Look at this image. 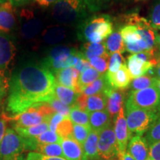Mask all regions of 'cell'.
Wrapping results in <instances>:
<instances>
[{"label":"cell","instance_id":"obj_53","mask_svg":"<svg viewBox=\"0 0 160 160\" xmlns=\"http://www.w3.org/2000/svg\"><path fill=\"white\" fill-rule=\"evenodd\" d=\"M156 87L157 88V89L159 90V93H160V79H157V81H156Z\"/></svg>","mask_w":160,"mask_h":160},{"label":"cell","instance_id":"obj_17","mask_svg":"<svg viewBox=\"0 0 160 160\" xmlns=\"http://www.w3.org/2000/svg\"><path fill=\"white\" fill-rule=\"evenodd\" d=\"M106 97V110L112 119H115L122 107L124 106V93L110 87L104 92Z\"/></svg>","mask_w":160,"mask_h":160},{"label":"cell","instance_id":"obj_50","mask_svg":"<svg viewBox=\"0 0 160 160\" xmlns=\"http://www.w3.org/2000/svg\"><path fill=\"white\" fill-rule=\"evenodd\" d=\"M157 65L155 67V74L157 75V79H160V54L157 56Z\"/></svg>","mask_w":160,"mask_h":160},{"label":"cell","instance_id":"obj_52","mask_svg":"<svg viewBox=\"0 0 160 160\" xmlns=\"http://www.w3.org/2000/svg\"><path fill=\"white\" fill-rule=\"evenodd\" d=\"M156 45L160 51V34H157V33L156 36Z\"/></svg>","mask_w":160,"mask_h":160},{"label":"cell","instance_id":"obj_29","mask_svg":"<svg viewBox=\"0 0 160 160\" xmlns=\"http://www.w3.org/2000/svg\"><path fill=\"white\" fill-rule=\"evenodd\" d=\"M34 152L42 153L48 157H62L65 158L62 148L61 144L52 143V144H43L40 145L37 148Z\"/></svg>","mask_w":160,"mask_h":160},{"label":"cell","instance_id":"obj_11","mask_svg":"<svg viewBox=\"0 0 160 160\" xmlns=\"http://www.w3.org/2000/svg\"><path fill=\"white\" fill-rule=\"evenodd\" d=\"M125 51L136 54L151 50L144 41L139 29L134 25H125L120 30Z\"/></svg>","mask_w":160,"mask_h":160},{"label":"cell","instance_id":"obj_5","mask_svg":"<svg viewBox=\"0 0 160 160\" xmlns=\"http://www.w3.org/2000/svg\"><path fill=\"white\" fill-rule=\"evenodd\" d=\"M87 8L83 0H58L53 7V17L60 23L68 24L85 19Z\"/></svg>","mask_w":160,"mask_h":160},{"label":"cell","instance_id":"obj_54","mask_svg":"<svg viewBox=\"0 0 160 160\" xmlns=\"http://www.w3.org/2000/svg\"><path fill=\"white\" fill-rule=\"evenodd\" d=\"M5 1H6V0H0V2L2 4L4 2H5Z\"/></svg>","mask_w":160,"mask_h":160},{"label":"cell","instance_id":"obj_16","mask_svg":"<svg viewBox=\"0 0 160 160\" xmlns=\"http://www.w3.org/2000/svg\"><path fill=\"white\" fill-rule=\"evenodd\" d=\"M126 152L135 160H147L149 158V145L145 137L136 135L129 140Z\"/></svg>","mask_w":160,"mask_h":160},{"label":"cell","instance_id":"obj_15","mask_svg":"<svg viewBox=\"0 0 160 160\" xmlns=\"http://www.w3.org/2000/svg\"><path fill=\"white\" fill-rule=\"evenodd\" d=\"M54 74L57 84L68 88L73 90L77 93H80L79 86H78V80L80 73L74 67L59 70L55 72Z\"/></svg>","mask_w":160,"mask_h":160},{"label":"cell","instance_id":"obj_46","mask_svg":"<svg viewBox=\"0 0 160 160\" xmlns=\"http://www.w3.org/2000/svg\"><path fill=\"white\" fill-rule=\"evenodd\" d=\"M74 68L79 72L80 73H82L83 71H85V70L91 68V66L90 65L88 60L84 59V58H81V59L78 61L77 65L74 66Z\"/></svg>","mask_w":160,"mask_h":160},{"label":"cell","instance_id":"obj_22","mask_svg":"<svg viewBox=\"0 0 160 160\" xmlns=\"http://www.w3.org/2000/svg\"><path fill=\"white\" fill-rule=\"evenodd\" d=\"M65 159L67 160H82V147L73 138L62 139L61 142Z\"/></svg>","mask_w":160,"mask_h":160},{"label":"cell","instance_id":"obj_23","mask_svg":"<svg viewBox=\"0 0 160 160\" xmlns=\"http://www.w3.org/2000/svg\"><path fill=\"white\" fill-rule=\"evenodd\" d=\"M79 94V93L75 92L73 90L64 87L57 83L55 85L53 89L54 97L70 108H73L74 106Z\"/></svg>","mask_w":160,"mask_h":160},{"label":"cell","instance_id":"obj_43","mask_svg":"<svg viewBox=\"0 0 160 160\" xmlns=\"http://www.w3.org/2000/svg\"><path fill=\"white\" fill-rule=\"evenodd\" d=\"M65 117L59 113H55L51 116L49 120V130L50 131L55 132L57 130V125H59L60 122Z\"/></svg>","mask_w":160,"mask_h":160},{"label":"cell","instance_id":"obj_1","mask_svg":"<svg viewBox=\"0 0 160 160\" xmlns=\"http://www.w3.org/2000/svg\"><path fill=\"white\" fill-rule=\"evenodd\" d=\"M56 84L53 73L43 64L23 65L10 80L6 110L15 116L37 104L47 102L53 96Z\"/></svg>","mask_w":160,"mask_h":160},{"label":"cell","instance_id":"obj_41","mask_svg":"<svg viewBox=\"0 0 160 160\" xmlns=\"http://www.w3.org/2000/svg\"><path fill=\"white\" fill-rule=\"evenodd\" d=\"M25 160H67L65 158L48 157L37 152H30Z\"/></svg>","mask_w":160,"mask_h":160},{"label":"cell","instance_id":"obj_33","mask_svg":"<svg viewBox=\"0 0 160 160\" xmlns=\"http://www.w3.org/2000/svg\"><path fill=\"white\" fill-rule=\"evenodd\" d=\"M73 129V123L69 117H65L57 125L56 133L62 139H68V138H72Z\"/></svg>","mask_w":160,"mask_h":160},{"label":"cell","instance_id":"obj_9","mask_svg":"<svg viewBox=\"0 0 160 160\" xmlns=\"http://www.w3.org/2000/svg\"><path fill=\"white\" fill-rule=\"evenodd\" d=\"M126 104L138 108L160 112V93L156 86L132 91Z\"/></svg>","mask_w":160,"mask_h":160},{"label":"cell","instance_id":"obj_3","mask_svg":"<svg viewBox=\"0 0 160 160\" xmlns=\"http://www.w3.org/2000/svg\"><path fill=\"white\" fill-rule=\"evenodd\" d=\"M54 111L47 102H42L32 106L27 111L15 116L3 114L2 118L5 122L13 123V128H28L37 125L45 122H49Z\"/></svg>","mask_w":160,"mask_h":160},{"label":"cell","instance_id":"obj_34","mask_svg":"<svg viewBox=\"0 0 160 160\" xmlns=\"http://www.w3.org/2000/svg\"><path fill=\"white\" fill-rule=\"evenodd\" d=\"M109 59L110 55L106 54L102 57L92 58L88 60V62L91 67H93V68L97 70L99 73L103 75L107 73V71L108 70Z\"/></svg>","mask_w":160,"mask_h":160},{"label":"cell","instance_id":"obj_30","mask_svg":"<svg viewBox=\"0 0 160 160\" xmlns=\"http://www.w3.org/2000/svg\"><path fill=\"white\" fill-rule=\"evenodd\" d=\"M102 76V75L99 73L97 70L92 68H90L85 70L82 73H80L79 80H78V86H79L80 93H81L82 90L84 88L91 85V83H93Z\"/></svg>","mask_w":160,"mask_h":160},{"label":"cell","instance_id":"obj_10","mask_svg":"<svg viewBox=\"0 0 160 160\" xmlns=\"http://www.w3.org/2000/svg\"><path fill=\"white\" fill-rule=\"evenodd\" d=\"M98 153L99 158L104 160H119L122 154L118 148L113 123L99 132Z\"/></svg>","mask_w":160,"mask_h":160},{"label":"cell","instance_id":"obj_24","mask_svg":"<svg viewBox=\"0 0 160 160\" xmlns=\"http://www.w3.org/2000/svg\"><path fill=\"white\" fill-rule=\"evenodd\" d=\"M104 44L109 55L115 53H122L125 51V47L120 31L113 32L105 41H104Z\"/></svg>","mask_w":160,"mask_h":160},{"label":"cell","instance_id":"obj_21","mask_svg":"<svg viewBox=\"0 0 160 160\" xmlns=\"http://www.w3.org/2000/svg\"><path fill=\"white\" fill-rule=\"evenodd\" d=\"M99 132L91 131L87 139L82 145V160H97L99 159L98 153V141Z\"/></svg>","mask_w":160,"mask_h":160},{"label":"cell","instance_id":"obj_56","mask_svg":"<svg viewBox=\"0 0 160 160\" xmlns=\"http://www.w3.org/2000/svg\"><path fill=\"white\" fill-rule=\"evenodd\" d=\"M159 30H160V29H159Z\"/></svg>","mask_w":160,"mask_h":160},{"label":"cell","instance_id":"obj_25","mask_svg":"<svg viewBox=\"0 0 160 160\" xmlns=\"http://www.w3.org/2000/svg\"><path fill=\"white\" fill-rule=\"evenodd\" d=\"M80 52L82 54L84 59L87 60L108 54L106 51L104 42L99 43L86 42L82 46Z\"/></svg>","mask_w":160,"mask_h":160},{"label":"cell","instance_id":"obj_49","mask_svg":"<svg viewBox=\"0 0 160 160\" xmlns=\"http://www.w3.org/2000/svg\"><path fill=\"white\" fill-rule=\"evenodd\" d=\"M31 0H9L10 3L14 7H19V6H22L25 4L28 3Z\"/></svg>","mask_w":160,"mask_h":160},{"label":"cell","instance_id":"obj_37","mask_svg":"<svg viewBox=\"0 0 160 160\" xmlns=\"http://www.w3.org/2000/svg\"><path fill=\"white\" fill-rule=\"evenodd\" d=\"M47 103H48L51 105V107L54 110L56 113H59L65 117H69L71 108L62 102L60 100L54 97V95L47 102Z\"/></svg>","mask_w":160,"mask_h":160},{"label":"cell","instance_id":"obj_31","mask_svg":"<svg viewBox=\"0 0 160 160\" xmlns=\"http://www.w3.org/2000/svg\"><path fill=\"white\" fill-rule=\"evenodd\" d=\"M156 81H157V78L151 77V75L142 76V77L133 79L131 83V88L133 91L143 90L155 86Z\"/></svg>","mask_w":160,"mask_h":160},{"label":"cell","instance_id":"obj_44","mask_svg":"<svg viewBox=\"0 0 160 160\" xmlns=\"http://www.w3.org/2000/svg\"><path fill=\"white\" fill-rule=\"evenodd\" d=\"M64 36V31L62 30H52L51 32L48 33L46 35L45 39L47 42H55L60 40L59 39H62Z\"/></svg>","mask_w":160,"mask_h":160},{"label":"cell","instance_id":"obj_8","mask_svg":"<svg viewBox=\"0 0 160 160\" xmlns=\"http://www.w3.org/2000/svg\"><path fill=\"white\" fill-rule=\"evenodd\" d=\"M25 139L14 129L8 128L0 142V160H23Z\"/></svg>","mask_w":160,"mask_h":160},{"label":"cell","instance_id":"obj_35","mask_svg":"<svg viewBox=\"0 0 160 160\" xmlns=\"http://www.w3.org/2000/svg\"><path fill=\"white\" fill-rule=\"evenodd\" d=\"M91 127H87V126L77 125L73 124V135L72 138L75 139L80 145L82 147V145L85 143V140L87 139L89 133H91Z\"/></svg>","mask_w":160,"mask_h":160},{"label":"cell","instance_id":"obj_18","mask_svg":"<svg viewBox=\"0 0 160 160\" xmlns=\"http://www.w3.org/2000/svg\"><path fill=\"white\" fill-rule=\"evenodd\" d=\"M25 143V151H33L40 145L43 144L59 143L61 144L62 139L55 132L47 131L39 137L32 138H24Z\"/></svg>","mask_w":160,"mask_h":160},{"label":"cell","instance_id":"obj_39","mask_svg":"<svg viewBox=\"0 0 160 160\" xmlns=\"http://www.w3.org/2000/svg\"><path fill=\"white\" fill-rule=\"evenodd\" d=\"M123 64H125V60L123 58L122 53H113V54L111 55V57H110L108 72L115 73V72L119 71Z\"/></svg>","mask_w":160,"mask_h":160},{"label":"cell","instance_id":"obj_2","mask_svg":"<svg viewBox=\"0 0 160 160\" xmlns=\"http://www.w3.org/2000/svg\"><path fill=\"white\" fill-rule=\"evenodd\" d=\"M113 33V22L108 14H99L84 19L78 27L79 40L86 42H102Z\"/></svg>","mask_w":160,"mask_h":160},{"label":"cell","instance_id":"obj_26","mask_svg":"<svg viewBox=\"0 0 160 160\" xmlns=\"http://www.w3.org/2000/svg\"><path fill=\"white\" fill-rule=\"evenodd\" d=\"M16 132L23 138H32L39 137L49 130V122H45L37 125L28 128H16Z\"/></svg>","mask_w":160,"mask_h":160},{"label":"cell","instance_id":"obj_7","mask_svg":"<svg viewBox=\"0 0 160 160\" xmlns=\"http://www.w3.org/2000/svg\"><path fill=\"white\" fill-rule=\"evenodd\" d=\"M157 56L155 49L153 48L128 57L127 67L131 79L142 77L148 73L151 76L153 74V68L157 63Z\"/></svg>","mask_w":160,"mask_h":160},{"label":"cell","instance_id":"obj_6","mask_svg":"<svg viewBox=\"0 0 160 160\" xmlns=\"http://www.w3.org/2000/svg\"><path fill=\"white\" fill-rule=\"evenodd\" d=\"M83 58L80 51L64 46L56 47L51 50L43 65L52 73L59 70L74 67L78 61Z\"/></svg>","mask_w":160,"mask_h":160},{"label":"cell","instance_id":"obj_48","mask_svg":"<svg viewBox=\"0 0 160 160\" xmlns=\"http://www.w3.org/2000/svg\"><path fill=\"white\" fill-rule=\"evenodd\" d=\"M6 129V122L2 118H0V142H1L2 139L5 133Z\"/></svg>","mask_w":160,"mask_h":160},{"label":"cell","instance_id":"obj_36","mask_svg":"<svg viewBox=\"0 0 160 160\" xmlns=\"http://www.w3.org/2000/svg\"><path fill=\"white\" fill-rule=\"evenodd\" d=\"M145 139L149 146L160 141V116L145 133Z\"/></svg>","mask_w":160,"mask_h":160},{"label":"cell","instance_id":"obj_27","mask_svg":"<svg viewBox=\"0 0 160 160\" xmlns=\"http://www.w3.org/2000/svg\"><path fill=\"white\" fill-rule=\"evenodd\" d=\"M106 110V97L105 93L88 96L86 101L85 111L88 113L92 112Z\"/></svg>","mask_w":160,"mask_h":160},{"label":"cell","instance_id":"obj_40","mask_svg":"<svg viewBox=\"0 0 160 160\" xmlns=\"http://www.w3.org/2000/svg\"><path fill=\"white\" fill-rule=\"evenodd\" d=\"M84 3L90 12H98L106 8L111 0H83Z\"/></svg>","mask_w":160,"mask_h":160},{"label":"cell","instance_id":"obj_28","mask_svg":"<svg viewBox=\"0 0 160 160\" xmlns=\"http://www.w3.org/2000/svg\"><path fill=\"white\" fill-rule=\"evenodd\" d=\"M111 87L106 78L105 73L99 77V79L91 83V85H88L87 87L84 88L82 90L81 93H83L86 96H92L98 94V93H104L108 88Z\"/></svg>","mask_w":160,"mask_h":160},{"label":"cell","instance_id":"obj_12","mask_svg":"<svg viewBox=\"0 0 160 160\" xmlns=\"http://www.w3.org/2000/svg\"><path fill=\"white\" fill-rule=\"evenodd\" d=\"M113 125H114V132L118 148H119L120 153H123L126 151L131 135L128 131L127 122H126L124 106L122 107L116 117Z\"/></svg>","mask_w":160,"mask_h":160},{"label":"cell","instance_id":"obj_42","mask_svg":"<svg viewBox=\"0 0 160 160\" xmlns=\"http://www.w3.org/2000/svg\"><path fill=\"white\" fill-rule=\"evenodd\" d=\"M39 23L38 22L31 21V22L27 23L22 28V33L27 35L28 37H30L31 34H36V33L39 31Z\"/></svg>","mask_w":160,"mask_h":160},{"label":"cell","instance_id":"obj_20","mask_svg":"<svg viewBox=\"0 0 160 160\" xmlns=\"http://www.w3.org/2000/svg\"><path fill=\"white\" fill-rule=\"evenodd\" d=\"M89 123L91 131L99 132L112 124V119L107 110L89 113Z\"/></svg>","mask_w":160,"mask_h":160},{"label":"cell","instance_id":"obj_32","mask_svg":"<svg viewBox=\"0 0 160 160\" xmlns=\"http://www.w3.org/2000/svg\"><path fill=\"white\" fill-rule=\"evenodd\" d=\"M69 118L73 124L90 127L89 113L85 111L77 108H71Z\"/></svg>","mask_w":160,"mask_h":160},{"label":"cell","instance_id":"obj_13","mask_svg":"<svg viewBox=\"0 0 160 160\" xmlns=\"http://www.w3.org/2000/svg\"><path fill=\"white\" fill-rule=\"evenodd\" d=\"M16 54V48L8 36L0 31V77H7L6 72Z\"/></svg>","mask_w":160,"mask_h":160},{"label":"cell","instance_id":"obj_4","mask_svg":"<svg viewBox=\"0 0 160 160\" xmlns=\"http://www.w3.org/2000/svg\"><path fill=\"white\" fill-rule=\"evenodd\" d=\"M125 108L126 122L131 134L143 135L160 116V112L138 108L127 104Z\"/></svg>","mask_w":160,"mask_h":160},{"label":"cell","instance_id":"obj_55","mask_svg":"<svg viewBox=\"0 0 160 160\" xmlns=\"http://www.w3.org/2000/svg\"><path fill=\"white\" fill-rule=\"evenodd\" d=\"M147 160H152V159H151V158H148V159H147Z\"/></svg>","mask_w":160,"mask_h":160},{"label":"cell","instance_id":"obj_51","mask_svg":"<svg viewBox=\"0 0 160 160\" xmlns=\"http://www.w3.org/2000/svg\"><path fill=\"white\" fill-rule=\"evenodd\" d=\"M119 160H135V159H133V158L128 153V152L125 151V153H122V154L120 155Z\"/></svg>","mask_w":160,"mask_h":160},{"label":"cell","instance_id":"obj_14","mask_svg":"<svg viewBox=\"0 0 160 160\" xmlns=\"http://www.w3.org/2000/svg\"><path fill=\"white\" fill-rule=\"evenodd\" d=\"M105 75L109 85L113 89L123 91L131 85V77L126 64H123L119 71L115 73L107 71Z\"/></svg>","mask_w":160,"mask_h":160},{"label":"cell","instance_id":"obj_38","mask_svg":"<svg viewBox=\"0 0 160 160\" xmlns=\"http://www.w3.org/2000/svg\"><path fill=\"white\" fill-rule=\"evenodd\" d=\"M148 21L153 29H160V0H157L151 8Z\"/></svg>","mask_w":160,"mask_h":160},{"label":"cell","instance_id":"obj_19","mask_svg":"<svg viewBox=\"0 0 160 160\" xmlns=\"http://www.w3.org/2000/svg\"><path fill=\"white\" fill-rule=\"evenodd\" d=\"M16 16L13 5L5 2L0 5V31L8 33L11 31L16 25Z\"/></svg>","mask_w":160,"mask_h":160},{"label":"cell","instance_id":"obj_47","mask_svg":"<svg viewBox=\"0 0 160 160\" xmlns=\"http://www.w3.org/2000/svg\"><path fill=\"white\" fill-rule=\"evenodd\" d=\"M57 1L58 0H34L35 2L41 7H48L54 5Z\"/></svg>","mask_w":160,"mask_h":160},{"label":"cell","instance_id":"obj_45","mask_svg":"<svg viewBox=\"0 0 160 160\" xmlns=\"http://www.w3.org/2000/svg\"><path fill=\"white\" fill-rule=\"evenodd\" d=\"M149 158L152 160H160V141L149 146Z\"/></svg>","mask_w":160,"mask_h":160}]
</instances>
